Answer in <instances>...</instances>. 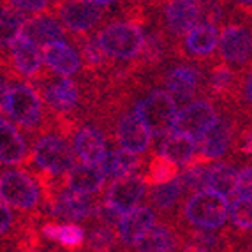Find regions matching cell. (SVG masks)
Returning a JSON list of instances; mask_svg holds the SVG:
<instances>
[{
	"instance_id": "f1b7e54d",
	"label": "cell",
	"mask_w": 252,
	"mask_h": 252,
	"mask_svg": "<svg viewBox=\"0 0 252 252\" xmlns=\"http://www.w3.org/2000/svg\"><path fill=\"white\" fill-rule=\"evenodd\" d=\"M206 87H208V90H210V94L214 97H224L231 95L240 87V81L236 78L235 69L226 65V63H217L208 72Z\"/></svg>"
},
{
	"instance_id": "ba28073f",
	"label": "cell",
	"mask_w": 252,
	"mask_h": 252,
	"mask_svg": "<svg viewBox=\"0 0 252 252\" xmlns=\"http://www.w3.org/2000/svg\"><path fill=\"white\" fill-rule=\"evenodd\" d=\"M219 120L215 106L206 99H196L180 108L173 126V132L189 136V138L199 139L215 126Z\"/></svg>"
},
{
	"instance_id": "484cf974",
	"label": "cell",
	"mask_w": 252,
	"mask_h": 252,
	"mask_svg": "<svg viewBox=\"0 0 252 252\" xmlns=\"http://www.w3.org/2000/svg\"><path fill=\"white\" fill-rule=\"evenodd\" d=\"M143 166V159L138 154H132L129 150L117 147L111 148L108 152L106 159L102 160L101 168L106 173V177L111 180H118V178H126L130 175H138V171Z\"/></svg>"
},
{
	"instance_id": "1f68e13d",
	"label": "cell",
	"mask_w": 252,
	"mask_h": 252,
	"mask_svg": "<svg viewBox=\"0 0 252 252\" xmlns=\"http://www.w3.org/2000/svg\"><path fill=\"white\" fill-rule=\"evenodd\" d=\"M182 169L178 168L177 164L169 162L164 157H160L159 154L152 157V160L148 162L147 169H145V180L150 187H156V185H164L169 184V182L177 180L180 177Z\"/></svg>"
},
{
	"instance_id": "8fae6325",
	"label": "cell",
	"mask_w": 252,
	"mask_h": 252,
	"mask_svg": "<svg viewBox=\"0 0 252 252\" xmlns=\"http://www.w3.org/2000/svg\"><path fill=\"white\" fill-rule=\"evenodd\" d=\"M4 51V55L9 59V65L5 67H11L13 74L20 76V78H30V80L39 78L42 71V63H44L42 50L27 35L18 34Z\"/></svg>"
},
{
	"instance_id": "9a60e30c",
	"label": "cell",
	"mask_w": 252,
	"mask_h": 252,
	"mask_svg": "<svg viewBox=\"0 0 252 252\" xmlns=\"http://www.w3.org/2000/svg\"><path fill=\"white\" fill-rule=\"evenodd\" d=\"M164 25L175 37L187 35L203 20V4L194 0H173L164 4Z\"/></svg>"
},
{
	"instance_id": "f6af8a7d",
	"label": "cell",
	"mask_w": 252,
	"mask_h": 252,
	"mask_svg": "<svg viewBox=\"0 0 252 252\" xmlns=\"http://www.w3.org/2000/svg\"><path fill=\"white\" fill-rule=\"evenodd\" d=\"M29 252H41V251H29Z\"/></svg>"
},
{
	"instance_id": "f546056e",
	"label": "cell",
	"mask_w": 252,
	"mask_h": 252,
	"mask_svg": "<svg viewBox=\"0 0 252 252\" xmlns=\"http://www.w3.org/2000/svg\"><path fill=\"white\" fill-rule=\"evenodd\" d=\"M185 189L180 184V180H173L169 184L156 185L147 190V201L152 205V210L156 208L159 212H166L177 205L178 199H182Z\"/></svg>"
},
{
	"instance_id": "277c9868",
	"label": "cell",
	"mask_w": 252,
	"mask_h": 252,
	"mask_svg": "<svg viewBox=\"0 0 252 252\" xmlns=\"http://www.w3.org/2000/svg\"><path fill=\"white\" fill-rule=\"evenodd\" d=\"M136 113L143 120L154 138H166L173 132L178 115V102L162 89H154L136 102Z\"/></svg>"
},
{
	"instance_id": "9c48e42d",
	"label": "cell",
	"mask_w": 252,
	"mask_h": 252,
	"mask_svg": "<svg viewBox=\"0 0 252 252\" xmlns=\"http://www.w3.org/2000/svg\"><path fill=\"white\" fill-rule=\"evenodd\" d=\"M219 57L226 65H247L252 60V32L242 23H226L219 39Z\"/></svg>"
},
{
	"instance_id": "2e32d148",
	"label": "cell",
	"mask_w": 252,
	"mask_h": 252,
	"mask_svg": "<svg viewBox=\"0 0 252 252\" xmlns=\"http://www.w3.org/2000/svg\"><path fill=\"white\" fill-rule=\"evenodd\" d=\"M164 85H166V90L175 97V101H182L189 104V102H192L190 99H194V95L201 89L203 76L196 65L178 63V65H173L164 74Z\"/></svg>"
},
{
	"instance_id": "ac0fdd59",
	"label": "cell",
	"mask_w": 252,
	"mask_h": 252,
	"mask_svg": "<svg viewBox=\"0 0 252 252\" xmlns=\"http://www.w3.org/2000/svg\"><path fill=\"white\" fill-rule=\"evenodd\" d=\"M157 224V215L148 205H139L124 214L118 224V238L126 245H136Z\"/></svg>"
},
{
	"instance_id": "e0dca14e",
	"label": "cell",
	"mask_w": 252,
	"mask_h": 252,
	"mask_svg": "<svg viewBox=\"0 0 252 252\" xmlns=\"http://www.w3.org/2000/svg\"><path fill=\"white\" fill-rule=\"evenodd\" d=\"M235 136V126L229 118L219 117L215 126L198 141V159L210 162L222 157L227 152Z\"/></svg>"
},
{
	"instance_id": "ee69618b",
	"label": "cell",
	"mask_w": 252,
	"mask_h": 252,
	"mask_svg": "<svg viewBox=\"0 0 252 252\" xmlns=\"http://www.w3.org/2000/svg\"><path fill=\"white\" fill-rule=\"evenodd\" d=\"M182 252H210L208 247H203V245H198V244H190V245H185L182 249Z\"/></svg>"
},
{
	"instance_id": "3957f363",
	"label": "cell",
	"mask_w": 252,
	"mask_h": 252,
	"mask_svg": "<svg viewBox=\"0 0 252 252\" xmlns=\"http://www.w3.org/2000/svg\"><path fill=\"white\" fill-rule=\"evenodd\" d=\"M97 39L109 59L132 60L143 53L147 34L138 21L118 20L99 30Z\"/></svg>"
},
{
	"instance_id": "44dd1931",
	"label": "cell",
	"mask_w": 252,
	"mask_h": 252,
	"mask_svg": "<svg viewBox=\"0 0 252 252\" xmlns=\"http://www.w3.org/2000/svg\"><path fill=\"white\" fill-rule=\"evenodd\" d=\"M106 178L108 177L101 166L78 160L74 168L65 175L63 185H65V189L74 194H80V196H94L104 187Z\"/></svg>"
},
{
	"instance_id": "6da1fadb",
	"label": "cell",
	"mask_w": 252,
	"mask_h": 252,
	"mask_svg": "<svg viewBox=\"0 0 252 252\" xmlns=\"http://www.w3.org/2000/svg\"><path fill=\"white\" fill-rule=\"evenodd\" d=\"M30 159L41 175L50 178H65L78 162L74 147L63 132H46L39 136L32 147Z\"/></svg>"
},
{
	"instance_id": "5b68a950",
	"label": "cell",
	"mask_w": 252,
	"mask_h": 252,
	"mask_svg": "<svg viewBox=\"0 0 252 252\" xmlns=\"http://www.w3.org/2000/svg\"><path fill=\"white\" fill-rule=\"evenodd\" d=\"M229 206L231 203L227 201V198L205 189L192 194L185 201L184 217L196 229L212 231L224 226L226 219L229 217Z\"/></svg>"
},
{
	"instance_id": "ffe728a7",
	"label": "cell",
	"mask_w": 252,
	"mask_h": 252,
	"mask_svg": "<svg viewBox=\"0 0 252 252\" xmlns=\"http://www.w3.org/2000/svg\"><path fill=\"white\" fill-rule=\"evenodd\" d=\"M72 147H74L76 157L81 162L95 164V166H101L109 152L106 147L104 134L94 126H83L76 130Z\"/></svg>"
},
{
	"instance_id": "d4e9b609",
	"label": "cell",
	"mask_w": 252,
	"mask_h": 252,
	"mask_svg": "<svg viewBox=\"0 0 252 252\" xmlns=\"http://www.w3.org/2000/svg\"><path fill=\"white\" fill-rule=\"evenodd\" d=\"M157 154L169 162L177 164L178 168H185L198 157V141L189 136L171 132L166 138H162Z\"/></svg>"
},
{
	"instance_id": "ab89813d",
	"label": "cell",
	"mask_w": 252,
	"mask_h": 252,
	"mask_svg": "<svg viewBox=\"0 0 252 252\" xmlns=\"http://www.w3.org/2000/svg\"><path fill=\"white\" fill-rule=\"evenodd\" d=\"M240 198L252 199V166L240 169V180H238V192Z\"/></svg>"
},
{
	"instance_id": "4dcf8cb0",
	"label": "cell",
	"mask_w": 252,
	"mask_h": 252,
	"mask_svg": "<svg viewBox=\"0 0 252 252\" xmlns=\"http://www.w3.org/2000/svg\"><path fill=\"white\" fill-rule=\"evenodd\" d=\"M27 16L21 9H18L13 2H2V16H0V25H2V50L11 44L18 34H21V30L25 27Z\"/></svg>"
},
{
	"instance_id": "7bdbcfd3",
	"label": "cell",
	"mask_w": 252,
	"mask_h": 252,
	"mask_svg": "<svg viewBox=\"0 0 252 252\" xmlns=\"http://www.w3.org/2000/svg\"><path fill=\"white\" fill-rule=\"evenodd\" d=\"M240 95L247 104L252 106V69L240 80Z\"/></svg>"
},
{
	"instance_id": "4316f807",
	"label": "cell",
	"mask_w": 252,
	"mask_h": 252,
	"mask_svg": "<svg viewBox=\"0 0 252 252\" xmlns=\"http://www.w3.org/2000/svg\"><path fill=\"white\" fill-rule=\"evenodd\" d=\"M240 171L231 162H214L208 168L206 189L217 192L224 198H229L238 192Z\"/></svg>"
},
{
	"instance_id": "e575fe53",
	"label": "cell",
	"mask_w": 252,
	"mask_h": 252,
	"mask_svg": "<svg viewBox=\"0 0 252 252\" xmlns=\"http://www.w3.org/2000/svg\"><path fill=\"white\" fill-rule=\"evenodd\" d=\"M118 238V229L115 227L99 224L90 231L89 238H87V245L92 252H109L115 247ZM120 240V238H118Z\"/></svg>"
},
{
	"instance_id": "4fadbf2b",
	"label": "cell",
	"mask_w": 252,
	"mask_h": 252,
	"mask_svg": "<svg viewBox=\"0 0 252 252\" xmlns=\"http://www.w3.org/2000/svg\"><path fill=\"white\" fill-rule=\"evenodd\" d=\"M115 141L124 150L141 156L152 147L154 136L150 134L143 120L136 113V109H129L118 118L117 127H115Z\"/></svg>"
},
{
	"instance_id": "cb8c5ba5",
	"label": "cell",
	"mask_w": 252,
	"mask_h": 252,
	"mask_svg": "<svg viewBox=\"0 0 252 252\" xmlns=\"http://www.w3.org/2000/svg\"><path fill=\"white\" fill-rule=\"evenodd\" d=\"M219 39H220V32L217 27L201 21L182 41H184V50L190 59H208L212 57L215 48H219Z\"/></svg>"
},
{
	"instance_id": "f35d334b",
	"label": "cell",
	"mask_w": 252,
	"mask_h": 252,
	"mask_svg": "<svg viewBox=\"0 0 252 252\" xmlns=\"http://www.w3.org/2000/svg\"><path fill=\"white\" fill-rule=\"evenodd\" d=\"M13 4L21 9L29 18L46 14V9L53 7V2H46V0H13Z\"/></svg>"
},
{
	"instance_id": "52a82bcc",
	"label": "cell",
	"mask_w": 252,
	"mask_h": 252,
	"mask_svg": "<svg viewBox=\"0 0 252 252\" xmlns=\"http://www.w3.org/2000/svg\"><path fill=\"white\" fill-rule=\"evenodd\" d=\"M0 198L13 210L27 212L39 205L42 190L30 173L23 169H5L0 177Z\"/></svg>"
},
{
	"instance_id": "d590c367",
	"label": "cell",
	"mask_w": 252,
	"mask_h": 252,
	"mask_svg": "<svg viewBox=\"0 0 252 252\" xmlns=\"http://www.w3.org/2000/svg\"><path fill=\"white\" fill-rule=\"evenodd\" d=\"M229 220L238 229H252V199L236 196L229 206Z\"/></svg>"
},
{
	"instance_id": "8d00e7d4",
	"label": "cell",
	"mask_w": 252,
	"mask_h": 252,
	"mask_svg": "<svg viewBox=\"0 0 252 252\" xmlns=\"http://www.w3.org/2000/svg\"><path fill=\"white\" fill-rule=\"evenodd\" d=\"M57 242L65 249H80L85 242L83 227L78 224H60Z\"/></svg>"
},
{
	"instance_id": "603a6c76",
	"label": "cell",
	"mask_w": 252,
	"mask_h": 252,
	"mask_svg": "<svg viewBox=\"0 0 252 252\" xmlns=\"http://www.w3.org/2000/svg\"><path fill=\"white\" fill-rule=\"evenodd\" d=\"M21 34L27 35L30 41L37 44L39 48H44L53 42L65 41L67 37V30L62 25V21L57 20L51 14H39L27 20L25 27L21 30Z\"/></svg>"
},
{
	"instance_id": "7a4b0ae2",
	"label": "cell",
	"mask_w": 252,
	"mask_h": 252,
	"mask_svg": "<svg viewBox=\"0 0 252 252\" xmlns=\"http://www.w3.org/2000/svg\"><path fill=\"white\" fill-rule=\"evenodd\" d=\"M2 117L16 127L35 129L44 122V99L39 90L30 83H11L9 90L0 95Z\"/></svg>"
},
{
	"instance_id": "30bf717a",
	"label": "cell",
	"mask_w": 252,
	"mask_h": 252,
	"mask_svg": "<svg viewBox=\"0 0 252 252\" xmlns=\"http://www.w3.org/2000/svg\"><path fill=\"white\" fill-rule=\"evenodd\" d=\"M37 89L48 109L60 117H67V113H71L80 101V89L71 78H62L57 74L53 78L44 76L37 83Z\"/></svg>"
},
{
	"instance_id": "60d3db41",
	"label": "cell",
	"mask_w": 252,
	"mask_h": 252,
	"mask_svg": "<svg viewBox=\"0 0 252 252\" xmlns=\"http://www.w3.org/2000/svg\"><path fill=\"white\" fill-rule=\"evenodd\" d=\"M235 148L244 154V156H252V129L242 130L235 139Z\"/></svg>"
},
{
	"instance_id": "d6986e66",
	"label": "cell",
	"mask_w": 252,
	"mask_h": 252,
	"mask_svg": "<svg viewBox=\"0 0 252 252\" xmlns=\"http://www.w3.org/2000/svg\"><path fill=\"white\" fill-rule=\"evenodd\" d=\"M42 60L50 72L62 76V78H71L83 65V59L80 57L78 50L65 41L53 42L42 48Z\"/></svg>"
},
{
	"instance_id": "d6a6232c",
	"label": "cell",
	"mask_w": 252,
	"mask_h": 252,
	"mask_svg": "<svg viewBox=\"0 0 252 252\" xmlns=\"http://www.w3.org/2000/svg\"><path fill=\"white\" fill-rule=\"evenodd\" d=\"M208 168H210V164L208 162H203L196 157L194 162H190L189 166H185L182 168L180 171V184L184 185L185 192L189 190V192L196 194L199 190H205L206 189V177H208Z\"/></svg>"
},
{
	"instance_id": "7402d4cb",
	"label": "cell",
	"mask_w": 252,
	"mask_h": 252,
	"mask_svg": "<svg viewBox=\"0 0 252 252\" xmlns=\"http://www.w3.org/2000/svg\"><path fill=\"white\" fill-rule=\"evenodd\" d=\"M0 134H2L0 160L4 166H18L29 159L32 150H29L25 136L21 134L20 129L5 117H2V120H0Z\"/></svg>"
},
{
	"instance_id": "8992f818",
	"label": "cell",
	"mask_w": 252,
	"mask_h": 252,
	"mask_svg": "<svg viewBox=\"0 0 252 252\" xmlns=\"http://www.w3.org/2000/svg\"><path fill=\"white\" fill-rule=\"evenodd\" d=\"M115 5L108 0H69V2H55L53 13L72 34H87L95 29L104 18L106 9Z\"/></svg>"
},
{
	"instance_id": "74e56055",
	"label": "cell",
	"mask_w": 252,
	"mask_h": 252,
	"mask_svg": "<svg viewBox=\"0 0 252 252\" xmlns=\"http://www.w3.org/2000/svg\"><path fill=\"white\" fill-rule=\"evenodd\" d=\"M164 53V41L159 34H147V41H145V50L141 53L147 62H156L162 57Z\"/></svg>"
},
{
	"instance_id": "5bb4252c",
	"label": "cell",
	"mask_w": 252,
	"mask_h": 252,
	"mask_svg": "<svg viewBox=\"0 0 252 252\" xmlns=\"http://www.w3.org/2000/svg\"><path fill=\"white\" fill-rule=\"evenodd\" d=\"M148 184L145 180V175H130L126 178L111 180L106 187L104 201L113 205L117 210L127 214L129 210L139 206V201L147 198Z\"/></svg>"
},
{
	"instance_id": "7c38bea8",
	"label": "cell",
	"mask_w": 252,
	"mask_h": 252,
	"mask_svg": "<svg viewBox=\"0 0 252 252\" xmlns=\"http://www.w3.org/2000/svg\"><path fill=\"white\" fill-rule=\"evenodd\" d=\"M99 203L92 196H80L62 187L60 190L48 198V208L55 217L67 220V224H74L78 220L92 217Z\"/></svg>"
},
{
	"instance_id": "83f0119b",
	"label": "cell",
	"mask_w": 252,
	"mask_h": 252,
	"mask_svg": "<svg viewBox=\"0 0 252 252\" xmlns=\"http://www.w3.org/2000/svg\"><path fill=\"white\" fill-rule=\"evenodd\" d=\"M134 247L138 252H175L178 238L168 226L156 224Z\"/></svg>"
},
{
	"instance_id": "836d02e7",
	"label": "cell",
	"mask_w": 252,
	"mask_h": 252,
	"mask_svg": "<svg viewBox=\"0 0 252 252\" xmlns=\"http://www.w3.org/2000/svg\"><path fill=\"white\" fill-rule=\"evenodd\" d=\"M80 51L83 63L90 69H101L108 63L109 57L106 55V51L102 50L101 42L97 39V35H85L80 41Z\"/></svg>"
},
{
	"instance_id": "b9f144b4",
	"label": "cell",
	"mask_w": 252,
	"mask_h": 252,
	"mask_svg": "<svg viewBox=\"0 0 252 252\" xmlns=\"http://www.w3.org/2000/svg\"><path fill=\"white\" fill-rule=\"evenodd\" d=\"M0 219H2V227H0L2 236H7L9 229H11L14 224V212H13V208L7 206L5 203H0Z\"/></svg>"
}]
</instances>
